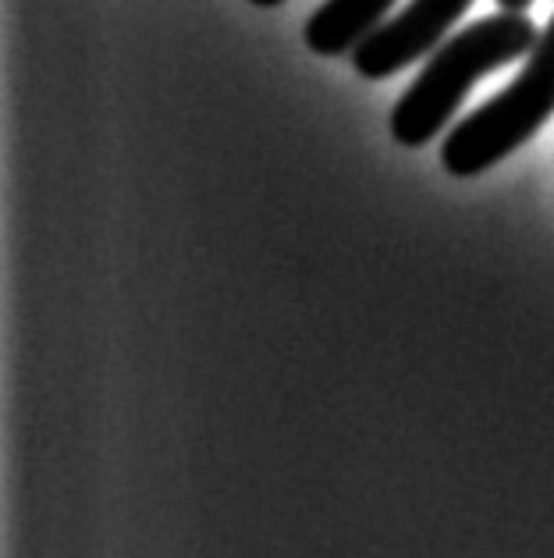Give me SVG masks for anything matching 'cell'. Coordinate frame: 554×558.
Returning <instances> with one entry per match:
<instances>
[{
    "mask_svg": "<svg viewBox=\"0 0 554 558\" xmlns=\"http://www.w3.org/2000/svg\"><path fill=\"white\" fill-rule=\"evenodd\" d=\"M249 4H256V8H278V4H285V0H249Z\"/></svg>",
    "mask_w": 554,
    "mask_h": 558,
    "instance_id": "obj_6",
    "label": "cell"
},
{
    "mask_svg": "<svg viewBox=\"0 0 554 558\" xmlns=\"http://www.w3.org/2000/svg\"><path fill=\"white\" fill-rule=\"evenodd\" d=\"M537 39L540 33L526 19V11H497V15L448 36L391 111L395 143L409 149L427 146L455 118L458 104L483 75L530 58Z\"/></svg>",
    "mask_w": 554,
    "mask_h": 558,
    "instance_id": "obj_1",
    "label": "cell"
},
{
    "mask_svg": "<svg viewBox=\"0 0 554 558\" xmlns=\"http://www.w3.org/2000/svg\"><path fill=\"white\" fill-rule=\"evenodd\" d=\"M554 114V15L540 33L530 61L505 93H497L448 132L441 165L455 179H472L519 149Z\"/></svg>",
    "mask_w": 554,
    "mask_h": 558,
    "instance_id": "obj_2",
    "label": "cell"
},
{
    "mask_svg": "<svg viewBox=\"0 0 554 558\" xmlns=\"http://www.w3.org/2000/svg\"><path fill=\"white\" fill-rule=\"evenodd\" d=\"M395 0H323L306 22V47L320 58L353 53L387 19Z\"/></svg>",
    "mask_w": 554,
    "mask_h": 558,
    "instance_id": "obj_4",
    "label": "cell"
},
{
    "mask_svg": "<svg viewBox=\"0 0 554 558\" xmlns=\"http://www.w3.org/2000/svg\"><path fill=\"white\" fill-rule=\"evenodd\" d=\"M497 4H502V11H526L533 0H497Z\"/></svg>",
    "mask_w": 554,
    "mask_h": 558,
    "instance_id": "obj_5",
    "label": "cell"
},
{
    "mask_svg": "<svg viewBox=\"0 0 554 558\" xmlns=\"http://www.w3.org/2000/svg\"><path fill=\"white\" fill-rule=\"evenodd\" d=\"M472 0H409L391 22L377 29L353 50V64L362 78H391L405 64L438 50L444 33L466 15Z\"/></svg>",
    "mask_w": 554,
    "mask_h": 558,
    "instance_id": "obj_3",
    "label": "cell"
}]
</instances>
